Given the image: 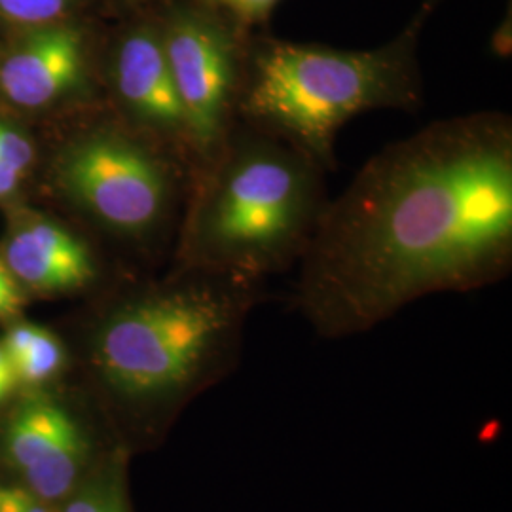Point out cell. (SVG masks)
I'll return each instance as SVG.
<instances>
[{
  "label": "cell",
  "mask_w": 512,
  "mask_h": 512,
  "mask_svg": "<svg viewBox=\"0 0 512 512\" xmlns=\"http://www.w3.org/2000/svg\"><path fill=\"white\" fill-rule=\"evenodd\" d=\"M512 268V120H437L366 162L298 262L296 310L323 338L372 330L423 296Z\"/></svg>",
  "instance_id": "cell-1"
},
{
  "label": "cell",
  "mask_w": 512,
  "mask_h": 512,
  "mask_svg": "<svg viewBox=\"0 0 512 512\" xmlns=\"http://www.w3.org/2000/svg\"><path fill=\"white\" fill-rule=\"evenodd\" d=\"M329 200L319 165L238 120L192 177L179 268L264 285L298 266Z\"/></svg>",
  "instance_id": "cell-2"
},
{
  "label": "cell",
  "mask_w": 512,
  "mask_h": 512,
  "mask_svg": "<svg viewBox=\"0 0 512 512\" xmlns=\"http://www.w3.org/2000/svg\"><path fill=\"white\" fill-rule=\"evenodd\" d=\"M262 283L183 270L162 287L118 300L90 334V363L118 401L173 408L219 384L239 359Z\"/></svg>",
  "instance_id": "cell-3"
},
{
  "label": "cell",
  "mask_w": 512,
  "mask_h": 512,
  "mask_svg": "<svg viewBox=\"0 0 512 512\" xmlns=\"http://www.w3.org/2000/svg\"><path fill=\"white\" fill-rule=\"evenodd\" d=\"M425 14L427 8L401 37L374 50L251 38L238 120L296 148L329 175L349 120L372 110L421 109L416 44Z\"/></svg>",
  "instance_id": "cell-4"
},
{
  "label": "cell",
  "mask_w": 512,
  "mask_h": 512,
  "mask_svg": "<svg viewBox=\"0 0 512 512\" xmlns=\"http://www.w3.org/2000/svg\"><path fill=\"white\" fill-rule=\"evenodd\" d=\"M194 171L120 122L78 133L59 154L61 194L103 234L131 245L162 238L183 215Z\"/></svg>",
  "instance_id": "cell-5"
},
{
  "label": "cell",
  "mask_w": 512,
  "mask_h": 512,
  "mask_svg": "<svg viewBox=\"0 0 512 512\" xmlns=\"http://www.w3.org/2000/svg\"><path fill=\"white\" fill-rule=\"evenodd\" d=\"M158 25L200 167L238 122L249 29L203 0L175 4Z\"/></svg>",
  "instance_id": "cell-6"
},
{
  "label": "cell",
  "mask_w": 512,
  "mask_h": 512,
  "mask_svg": "<svg viewBox=\"0 0 512 512\" xmlns=\"http://www.w3.org/2000/svg\"><path fill=\"white\" fill-rule=\"evenodd\" d=\"M107 84L122 122L196 173L198 156L158 21L135 23L118 37L110 50Z\"/></svg>",
  "instance_id": "cell-7"
},
{
  "label": "cell",
  "mask_w": 512,
  "mask_h": 512,
  "mask_svg": "<svg viewBox=\"0 0 512 512\" xmlns=\"http://www.w3.org/2000/svg\"><path fill=\"white\" fill-rule=\"evenodd\" d=\"M88 84L86 37L78 27L38 29L0 67V90L19 107L52 105Z\"/></svg>",
  "instance_id": "cell-8"
},
{
  "label": "cell",
  "mask_w": 512,
  "mask_h": 512,
  "mask_svg": "<svg viewBox=\"0 0 512 512\" xmlns=\"http://www.w3.org/2000/svg\"><path fill=\"white\" fill-rule=\"evenodd\" d=\"M4 262L18 279L38 293H74L99 279L92 245L54 220H29L4 245Z\"/></svg>",
  "instance_id": "cell-9"
},
{
  "label": "cell",
  "mask_w": 512,
  "mask_h": 512,
  "mask_svg": "<svg viewBox=\"0 0 512 512\" xmlns=\"http://www.w3.org/2000/svg\"><path fill=\"white\" fill-rule=\"evenodd\" d=\"M90 440L73 414L63 421L42 456L23 473L31 492L42 501H57L80 486L90 463Z\"/></svg>",
  "instance_id": "cell-10"
},
{
  "label": "cell",
  "mask_w": 512,
  "mask_h": 512,
  "mask_svg": "<svg viewBox=\"0 0 512 512\" xmlns=\"http://www.w3.org/2000/svg\"><path fill=\"white\" fill-rule=\"evenodd\" d=\"M71 412L46 397H33L19 404L4 431V450L12 465L25 473L54 440Z\"/></svg>",
  "instance_id": "cell-11"
},
{
  "label": "cell",
  "mask_w": 512,
  "mask_h": 512,
  "mask_svg": "<svg viewBox=\"0 0 512 512\" xmlns=\"http://www.w3.org/2000/svg\"><path fill=\"white\" fill-rule=\"evenodd\" d=\"M63 512H129L124 461L110 459L92 480L80 484Z\"/></svg>",
  "instance_id": "cell-12"
},
{
  "label": "cell",
  "mask_w": 512,
  "mask_h": 512,
  "mask_svg": "<svg viewBox=\"0 0 512 512\" xmlns=\"http://www.w3.org/2000/svg\"><path fill=\"white\" fill-rule=\"evenodd\" d=\"M67 355L63 344L46 329L38 332L37 340L25 353L12 359L19 384L38 385L55 378L65 366Z\"/></svg>",
  "instance_id": "cell-13"
},
{
  "label": "cell",
  "mask_w": 512,
  "mask_h": 512,
  "mask_svg": "<svg viewBox=\"0 0 512 512\" xmlns=\"http://www.w3.org/2000/svg\"><path fill=\"white\" fill-rule=\"evenodd\" d=\"M76 0H0V18L16 25H48L63 18Z\"/></svg>",
  "instance_id": "cell-14"
},
{
  "label": "cell",
  "mask_w": 512,
  "mask_h": 512,
  "mask_svg": "<svg viewBox=\"0 0 512 512\" xmlns=\"http://www.w3.org/2000/svg\"><path fill=\"white\" fill-rule=\"evenodd\" d=\"M0 162L25 177L35 162V148L18 129L0 122Z\"/></svg>",
  "instance_id": "cell-15"
},
{
  "label": "cell",
  "mask_w": 512,
  "mask_h": 512,
  "mask_svg": "<svg viewBox=\"0 0 512 512\" xmlns=\"http://www.w3.org/2000/svg\"><path fill=\"white\" fill-rule=\"evenodd\" d=\"M222 12H226L230 18L236 19L239 25L251 29L264 25L279 0H203Z\"/></svg>",
  "instance_id": "cell-16"
},
{
  "label": "cell",
  "mask_w": 512,
  "mask_h": 512,
  "mask_svg": "<svg viewBox=\"0 0 512 512\" xmlns=\"http://www.w3.org/2000/svg\"><path fill=\"white\" fill-rule=\"evenodd\" d=\"M25 304V296L21 291L18 279L6 266L4 258L0 256V319L16 317Z\"/></svg>",
  "instance_id": "cell-17"
},
{
  "label": "cell",
  "mask_w": 512,
  "mask_h": 512,
  "mask_svg": "<svg viewBox=\"0 0 512 512\" xmlns=\"http://www.w3.org/2000/svg\"><path fill=\"white\" fill-rule=\"evenodd\" d=\"M18 385V376H16L14 365L0 344V403H4L16 391Z\"/></svg>",
  "instance_id": "cell-18"
},
{
  "label": "cell",
  "mask_w": 512,
  "mask_h": 512,
  "mask_svg": "<svg viewBox=\"0 0 512 512\" xmlns=\"http://www.w3.org/2000/svg\"><path fill=\"white\" fill-rule=\"evenodd\" d=\"M16 512H50L44 505L42 499H38L33 492H27L25 488H12Z\"/></svg>",
  "instance_id": "cell-19"
},
{
  "label": "cell",
  "mask_w": 512,
  "mask_h": 512,
  "mask_svg": "<svg viewBox=\"0 0 512 512\" xmlns=\"http://www.w3.org/2000/svg\"><path fill=\"white\" fill-rule=\"evenodd\" d=\"M21 175L0 162V198H6L18 190Z\"/></svg>",
  "instance_id": "cell-20"
},
{
  "label": "cell",
  "mask_w": 512,
  "mask_h": 512,
  "mask_svg": "<svg viewBox=\"0 0 512 512\" xmlns=\"http://www.w3.org/2000/svg\"><path fill=\"white\" fill-rule=\"evenodd\" d=\"M0 512H16L12 488H0Z\"/></svg>",
  "instance_id": "cell-21"
}]
</instances>
